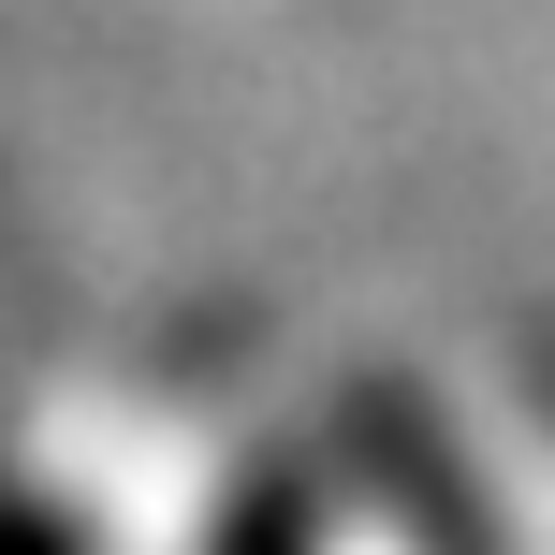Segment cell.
<instances>
[{
	"mask_svg": "<svg viewBox=\"0 0 555 555\" xmlns=\"http://www.w3.org/2000/svg\"><path fill=\"white\" fill-rule=\"evenodd\" d=\"M541 439H555V424H541Z\"/></svg>",
	"mask_w": 555,
	"mask_h": 555,
	"instance_id": "6da1fadb",
	"label": "cell"
}]
</instances>
